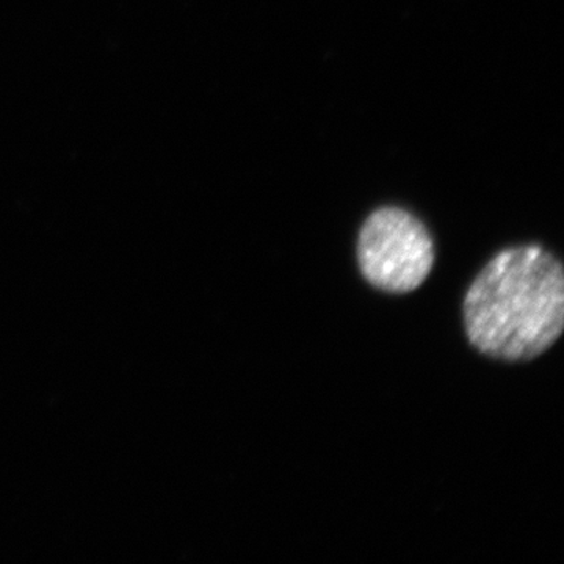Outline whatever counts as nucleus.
<instances>
[{
    "instance_id": "f257e3e1",
    "label": "nucleus",
    "mask_w": 564,
    "mask_h": 564,
    "mask_svg": "<svg viewBox=\"0 0 564 564\" xmlns=\"http://www.w3.org/2000/svg\"><path fill=\"white\" fill-rule=\"evenodd\" d=\"M463 313L467 339L481 355L536 359L563 334L562 262L540 245L500 251L470 284Z\"/></svg>"
},
{
    "instance_id": "f03ea898",
    "label": "nucleus",
    "mask_w": 564,
    "mask_h": 564,
    "mask_svg": "<svg viewBox=\"0 0 564 564\" xmlns=\"http://www.w3.org/2000/svg\"><path fill=\"white\" fill-rule=\"evenodd\" d=\"M356 254L364 280L378 291L402 295L429 278L434 245L429 229L413 214L381 207L364 221Z\"/></svg>"
}]
</instances>
